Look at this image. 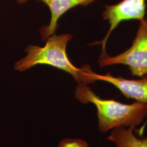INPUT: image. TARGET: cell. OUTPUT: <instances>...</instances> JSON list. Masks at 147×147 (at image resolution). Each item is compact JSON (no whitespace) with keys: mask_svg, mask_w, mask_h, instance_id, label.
Returning <instances> with one entry per match:
<instances>
[{"mask_svg":"<svg viewBox=\"0 0 147 147\" xmlns=\"http://www.w3.org/2000/svg\"><path fill=\"white\" fill-rule=\"evenodd\" d=\"M72 38L70 33L58 36L54 34L47 39L43 47L28 45L25 49L26 56L14 64V69L23 72L36 65L46 64L70 74L78 84L87 85L94 83L90 77L92 70L89 65L78 68L69 59L66 48Z\"/></svg>","mask_w":147,"mask_h":147,"instance_id":"6da1fadb","label":"cell"},{"mask_svg":"<svg viewBox=\"0 0 147 147\" xmlns=\"http://www.w3.org/2000/svg\"><path fill=\"white\" fill-rule=\"evenodd\" d=\"M75 96L83 104L92 103L97 109L98 128L106 133L118 127L135 129L147 116V103L135 101L124 104L113 100L102 99L86 84H78Z\"/></svg>","mask_w":147,"mask_h":147,"instance_id":"7a4b0ae2","label":"cell"},{"mask_svg":"<svg viewBox=\"0 0 147 147\" xmlns=\"http://www.w3.org/2000/svg\"><path fill=\"white\" fill-rule=\"evenodd\" d=\"M99 64L101 68L119 64L126 65L132 75L140 78L147 75V17L140 21L131 47L114 57L106 53L101 54Z\"/></svg>","mask_w":147,"mask_h":147,"instance_id":"3957f363","label":"cell"},{"mask_svg":"<svg viewBox=\"0 0 147 147\" xmlns=\"http://www.w3.org/2000/svg\"><path fill=\"white\" fill-rule=\"evenodd\" d=\"M146 0H123L115 5H105L102 18L109 21L110 29L103 40L100 42H93L92 45L101 44V53H106V42L111 33L122 21L142 20L146 14Z\"/></svg>","mask_w":147,"mask_h":147,"instance_id":"277c9868","label":"cell"},{"mask_svg":"<svg viewBox=\"0 0 147 147\" xmlns=\"http://www.w3.org/2000/svg\"><path fill=\"white\" fill-rule=\"evenodd\" d=\"M90 76L94 82L100 80L113 84L127 99L147 103V75L140 80H128L122 77H115L110 73L97 74L92 70Z\"/></svg>","mask_w":147,"mask_h":147,"instance_id":"5b68a950","label":"cell"},{"mask_svg":"<svg viewBox=\"0 0 147 147\" xmlns=\"http://www.w3.org/2000/svg\"><path fill=\"white\" fill-rule=\"evenodd\" d=\"M30 0H16L18 4H23ZM42 1L49 7L51 12V20L48 25L40 28L42 40L47 39L53 36L58 28L57 22L59 18L67 11L75 7L87 6L98 0H38Z\"/></svg>","mask_w":147,"mask_h":147,"instance_id":"8992f818","label":"cell"},{"mask_svg":"<svg viewBox=\"0 0 147 147\" xmlns=\"http://www.w3.org/2000/svg\"><path fill=\"white\" fill-rule=\"evenodd\" d=\"M134 129L131 127H116L107 139L114 143L116 147H147V136L137 138L134 134Z\"/></svg>","mask_w":147,"mask_h":147,"instance_id":"52a82bcc","label":"cell"},{"mask_svg":"<svg viewBox=\"0 0 147 147\" xmlns=\"http://www.w3.org/2000/svg\"><path fill=\"white\" fill-rule=\"evenodd\" d=\"M59 147H89L87 143L81 139H65L61 142Z\"/></svg>","mask_w":147,"mask_h":147,"instance_id":"ba28073f","label":"cell"}]
</instances>
